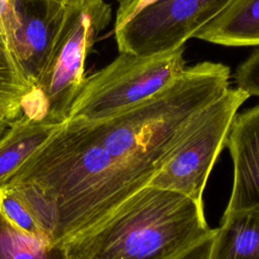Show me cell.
Returning a JSON list of instances; mask_svg holds the SVG:
<instances>
[{"instance_id":"cell-1","label":"cell","mask_w":259,"mask_h":259,"mask_svg":"<svg viewBox=\"0 0 259 259\" xmlns=\"http://www.w3.org/2000/svg\"><path fill=\"white\" fill-rule=\"evenodd\" d=\"M229 80L226 65L198 63L120 113L61 124L46 144V180L72 224L86 233L149 185L192 118L229 89Z\"/></svg>"},{"instance_id":"cell-2","label":"cell","mask_w":259,"mask_h":259,"mask_svg":"<svg viewBox=\"0 0 259 259\" xmlns=\"http://www.w3.org/2000/svg\"><path fill=\"white\" fill-rule=\"evenodd\" d=\"M214 230L202 202L147 185L64 246L70 259H172Z\"/></svg>"},{"instance_id":"cell-3","label":"cell","mask_w":259,"mask_h":259,"mask_svg":"<svg viewBox=\"0 0 259 259\" xmlns=\"http://www.w3.org/2000/svg\"><path fill=\"white\" fill-rule=\"evenodd\" d=\"M111 19L103 0H84L66 7L61 25L22 113L48 124H62L84 80L85 60L97 35Z\"/></svg>"},{"instance_id":"cell-4","label":"cell","mask_w":259,"mask_h":259,"mask_svg":"<svg viewBox=\"0 0 259 259\" xmlns=\"http://www.w3.org/2000/svg\"><path fill=\"white\" fill-rule=\"evenodd\" d=\"M184 70V47L150 56L119 53L85 78L68 119L94 121L120 113L165 89Z\"/></svg>"},{"instance_id":"cell-5","label":"cell","mask_w":259,"mask_h":259,"mask_svg":"<svg viewBox=\"0 0 259 259\" xmlns=\"http://www.w3.org/2000/svg\"><path fill=\"white\" fill-rule=\"evenodd\" d=\"M234 0H119L114 37L119 53L150 56L184 47Z\"/></svg>"},{"instance_id":"cell-6","label":"cell","mask_w":259,"mask_h":259,"mask_svg":"<svg viewBox=\"0 0 259 259\" xmlns=\"http://www.w3.org/2000/svg\"><path fill=\"white\" fill-rule=\"evenodd\" d=\"M249 94L229 88L201 109L149 185L173 190L198 202L210 171L226 147L232 122Z\"/></svg>"},{"instance_id":"cell-7","label":"cell","mask_w":259,"mask_h":259,"mask_svg":"<svg viewBox=\"0 0 259 259\" xmlns=\"http://www.w3.org/2000/svg\"><path fill=\"white\" fill-rule=\"evenodd\" d=\"M17 16L8 49L31 86L51 51L66 8L44 0H12Z\"/></svg>"},{"instance_id":"cell-8","label":"cell","mask_w":259,"mask_h":259,"mask_svg":"<svg viewBox=\"0 0 259 259\" xmlns=\"http://www.w3.org/2000/svg\"><path fill=\"white\" fill-rule=\"evenodd\" d=\"M234 179L225 211L259 207V104L237 113L228 138Z\"/></svg>"},{"instance_id":"cell-9","label":"cell","mask_w":259,"mask_h":259,"mask_svg":"<svg viewBox=\"0 0 259 259\" xmlns=\"http://www.w3.org/2000/svg\"><path fill=\"white\" fill-rule=\"evenodd\" d=\"M194 37L228 47L259 46V0H234Z\"/></svg>"},{"instance_id":"cell-10","label":"cell","mask_w":259,"mask_h":259,"mask_svg":"<svg viewBox=\"0 0 259 259\" xmlns=\"http://www.w3.org/2000/svg\"><path fill=\"white\" fill-rule=\"evenodd\" d=\"M209 259H259V207L224 212Z\"/></svg>"},{"instance_id":"cell-11","label":"cell","mask_w":259,"mask_h":259,"mask_svg":"<svg viewBox=\"0 0 259 259\" xmlns=\"http://www.w3.org/2000/svg\"><path fill=\"white\" fill-rule=\"evenodd\" d=\"M61 124H48L22 114L11 122L0 140V191L12 174Z\"/></svg>"},{"instance_id":"cell-12","label":"cell","mask_w":259,"mask_h":259,"mask_svg":"<svg viewBox=\"0 0 259 259\" xmlns=\"http://www.w3.org/2000/svg\"><path fill=\"white\" fill-rule=\"evenodd\" d=\"M0 259H70L65 246L52 244L14 225L0 208Z\"/></svg>"},{"instance_id":"cell-13","label":"cell","mask_w":259,"mask_h":259,"mask_svg":"<svg viewBox=\"0 0 259 259\" xmlns=\"http://www.w3.org/2000/svg\"><path fill=\"white\" fill-rule=\"evenodd\" d=\"M32 86L0 35V116L9 124L18 119Z\"/></svg>"},{"instance_id":"cell-14","label":"cell","mask_w":259,"mask_h":259,"mask_svg":"<svg viewBox=\"0 0 259 259\" xmlns=\"http://www.w3.org/2000/svg\"><path fill=\"white\" fill-rule=\"evenodd\" d=\"M0 208L14 225L24 232L48 240L27 206L12 189L3 188L0 191Z\"/></svg>"},{"instance_id":"cell-15","label":"cell","mask_w":259,"mask_h":259,"mask_svg":"<svg viewBox=\"0 0 259 259\" xmlns=\"http://www.w3.org/2000/svg\"><path fill=\"white\" fill-rule=\"evenodd\" d=\"M237 87L249 96H259V50L253 53L236 71Z\"/></svg>"},{"instance_id":"cell-16","label":"cell","mask_w":259,"mask_h":259,"mask_svg":"<svg viewBox=\"0 0 259 259\" xmlns=\"http://www.w3.org/2000/svg\"><path fill=\"white\" fill-rule=\"evenodd\" d=\"M17 25V16L12 0H0V35L7 47L11 44Z\"/></svg>"},{"instance_id":"cell-17","label":"cell","mask_w":259,"mask_h":259,"mask_svg":"<svg viewBox=\"0 0 259 259\" xmlns=\"http://www.w3.org/2000/svg\"><path fill=\"white\" fill-rule=\"evenodd\" d=\"M214 234L215 230L211 235L197 242L192 247L188 248L186 251L182 252L181 254L177 255L172 259H209Z\"/></svg>"},{"instance_id":"cell-18","label":"cell","mask_w":259,"mask_h":259,"mask_svg":"<svg viewBox=\"0 0 259 259\" xmlns=\"http://www.w3.org/2000/svg\"><path fill=\"white\" fill-rule=\"evenodd\" d=\"M50 4H54V5H57L59 7H63V8H66L68 6H71L73 4H76L78 2H81V1H84V0H44Z\"/></svg>"},{"instance_id":"cell-19","label":"cell","mask_w":259,"mask_h":259,"mask_svg":"<svg viewBox=\"0 0 259 259\" xmlns=\"http://www.w3.org/2000/svg\"><path fill=\"white\" fill-rule=\"evenodd\" d=\"M9 127V123L3 118L0 116V140L4 137V135L6 134L7 130Z\"/></svg>"}]
</instances>
